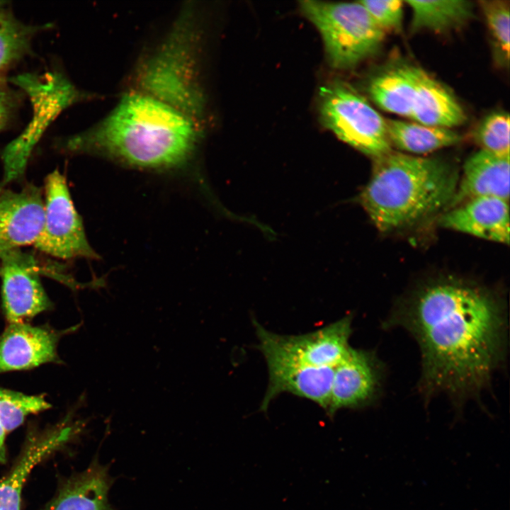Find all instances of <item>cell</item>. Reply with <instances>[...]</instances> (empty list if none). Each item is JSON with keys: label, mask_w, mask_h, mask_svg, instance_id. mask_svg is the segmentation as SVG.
Returning a JSON list of instances; mask_svg holds the SVG:
<instances>
[{"label": "cell", "mask_w": 510, "mask_h": 510, "mask_svg": "<svg viewBox=\"0 0 510 510\" xmlns=\"http://www.w3.org/2000/svg\"><path fill=\"white\" fill-rule=\"evenodd\" d=\"M5 4L0 1V71L29 55L34 36L47 28L23 23Z\"/></svg>", "instance_id": "obj_22"}, {"label": "cell", "mask_w": 510, "mask_h": 510, "mask_svg": "<svg viewBox=\"0 0 510 510\" xmlns=\"http://www.w3.org/2000/svg\"><path fill=\"white\" fill-rule=\"evenodd\" d=\"M366 8L375 23L384 31L401 27L403 18V2L400 0L359 1Z\"/></svg>", "instance_id": "obj_26"}, {"label": "cell", "mask_w": 510, "mask_h": 510, "mask_svg": "<svg viewBox=\"0 0 510 510\" xmlns=\"http://www.w3.org/2000/svg\"><path fill=\"white\" fill-rule=\"evenodd\" d=\"M509 114L497 112L482 120L475 130V137L482 149L499 155H509Z\"/></svg>", "instance_id": "obj_24"}, {"label": "cell", "mask_w": 510, "mask_h": 510, "mask_svg": "<svg viewBox=\"0 0 510 510\" xmlns=\"http://www.w3.org/2000/svg\"><path fill=\"white\" fill-rule=\"evenodd\" d=\"M353 316L347 314L322 328L298 334L284 335L267 330L252 319L259 340L256 348L264 356H275L316 368H334L351 346Z\"/></svg>", "instance_id": "obj_7"}, {"label": "cell", "mask_w": 510, "mask_h": 510, "mask_svg": "<svg viewBox=\"0 0 510 510\" xmlns=\"http://www.w3.org/2000/svg\"><path fill=\"white\" fill-rule=\"evenodd\" d=\"M509 155L482 149L474 153L464 164L450 208L477 197H495L509 201Z\"/></svg>", "instance_id": "obj_15"}, {"label": "cell", "mask_w": 510, "mask_h": 510, "mask_svg": "<svg viewBox=\"0 0 510 510\" xmlns=\"http://www.w3.org/2000/svg\"><path fill=\"white\" fill-rule=\"evenodd\" d=\"M384 376L383 363L375 351L351 347L334 368L325 413L333 419L339 410L358 409L373 404L380 397Z\"/></svg>", "instance_id": "obj_9"}, {"label": "cell", "mask_w": 510, "mask_h": 510, "mask_svg": "<svg viewBox=\"0 0 510 510\" xmlns=\"http://www.w3.org/2000/svg\"><path fill=\"white\" fill-rule=\"evenodd\" d=\"M49 407L50 404L41 396L0 388V423L6 431L18 427L28 415Z\"/></svg>", "instance_id": "obj_23"}, {"label": "cell", "mask_w": 510, "mask_h": 510, "mask_svg": "<svg viewBox=\"0 0 510 510\" xmlns=\"http://www.w3.org/2000/svg\"><path fill=\"white\" fill-rule=\"evenodd\" d=\"M385 123L391 145L407 152L426 154L456 144L462 140L457 132L448 128L391 119Z\"/></svg>", "instance_id": "obj_19"}, {"label": "cell", "mask_w": 510, "mask_h": 510, "mask_svg": "<svg viewBox=\"0 0 510 510\" xmlns=\"http://www.w3.org/2000/svg\"><path fill=\"white\" fill-rule=\"evenodd\" d=\"M415 91L410 118L429 126L452 128L465 120L457 101L420 68L411 66Z\"/></svg>", "instance_id": "obj_16"}, {"label": "cell", "mask_w": 510, "mask_h": 510, "mask_svg": "<svg viewBox=\"0 0 510 510\" xmlns=\"http://www.w3.org/2000/svg\"><path fill=\"white\" fill-rule=\"evenodd\" d=\"M304 16L322 35L330 64L347 69L372 55L385 36L360 1H300Z\"/></svg>", "instance_id": "obj_5"}, {"label": "cell", "mask_w": 510, "mask_h": 510, "mask_svg": "<svg viewBox=\"0 0 510 510\" xmlns=\"http://www.w3.org/2000/svg\"><path fill=\"white\" fill-rule=\"evenodd\" d=\"M204 126L178 109L130 89L96 124L59 142L69 154L100 157L129 167L164 171L192 159Z\"/></svg>", "instance_id": "obj_2"}, {"label": "cell", "mask_w": 510, "mask_h": 510, "mask_svg": "<svg viewBox=\"0 0 510 510\" xmlns=\"http://www.w3.org/2000/svg\"><path fill=\"white\" fill-rule=\"evenodd\" d=\"M42 198L41 188L34 184L0 191V255L34 244L43 225Z\"/></svg>", "instance_id": "obj_11"}, {"label": "cell", "mask_w": 510, "mask_h": 510, "mask_svg": "<svg viewBox=\"0 0 510 510\" xmlns=\"http://www.w3.org/2000/svg\"><path fill=\"white\" fill-rule=\"evenodd\" d=\"M73 432L72 426H63L28 444L12 471L0 482V510H20L23 487L32 469L64 444Z\"/></svg>", "instance_id": "obj_17"}, {"label": "cell", "mask_w": 510, "mask_h": 510, "mask_svg": "<svg viewBox=\"0 0 510 510\" xmlns=\"http://www.w3.org/2000/svg\"><path fill=\"white\" fill-rule=\"evenodd\" d=\"M268 383L260 410L266 412L270 403L288 392L317 404L326 412L330 399L334 368H316L274 356H264Z\"/></svg>", "instance_id": "obj_12"}, {"label": "cell", "mask_w": 510, "mask_h": 510, "mask_svg": "<svg viewBox=\"0 0 510 510\" xmlns=\"http://www.w3.org/2000/svg\"><path fill=\"white\" fill-rule=\"evenodd\" d=\"M412 11V29L443 32L460 26L472 16V5L465 0L405 1Z\"/></svg>", "instance_id": "obj_21"}, {"label": "cell", "mask_w": 510, "mask_h": 510, "mask_svg": "<svg viewBox=\"0 0 510 510\" xmlns=\"http://www.w3.org/2000/svg\"><path fill=\"white\" fill-rule=\"evenodd\" d=\"M458 171L437 158L393 152L374 159L359 200L382 232L402 229L450 206Z\"/></svg>", "instance_id": "obj_3"}, {"label": "cell", "mask_w": 510, "mask_h": 510, "mask_svg": "<svg viewBox=\"0 0 510 510\" xmlns=\"http://www.w3.org/2000/svg\"><path fill=\"white\" fill-rule=\"evenodd\" d=\"M385 325L406 329L417 342L426 399L443 393L460 407L479 397L504 361L506 312L477 286L431 284L391 312Z\"/></svg>", "instance_id": "obj_1"}, {"label": "cell", "mask_w": 510, "mask_h": 510, "mask_svg": "<svg viewBox=\"0 0 510 510\" xmlns=\"http://www.w3.org/2000/svg\"><path fill=\"white\" fill-rule=\"evenodd\" d=\"M415 85L411 66L405 65L375 76L369 83L368 92L382 109L410 117Z\"/></svg>", "instance_id": "obj_20"}, {"label": "cell", "mask_w": 510, "mask_h": 510, "mask_svg": "<svg viewBox=\"0 0 510 510\" xmlns=\"http://www.w3.org/2000/svg\"><path fill=\"white\" fill-rule=\"evenodd\" d=\"M441 227L472 236L509 244V201L495 197H477L446 212Z\"/></svg>", "instance_id": "obj_13"}, {"label": "cell", "mask_w": 510, "mask_h": 510, "mask_svg": "<svg viewBox=\"0 0 510 510\" xmlns=\"http://www.w3.org/2000/svg\"><path fill=\"white\" fill-rule=\"evenodd\" d=\"M198 18L183 9L164 38L142 58L131 89L178 109L204 126L205 98L200 80Z\"/></svg>", "instance_id": "obj_4"}, {"label": "cell", "mask_w": 510, "mask_h": 510, "mask_svg": "<svg viewBox=\"0 0 510 510\" xmlns=\"http://www.w3.org/2000/svg\"><path fill=\"white\" fill-rule=\"evenodd\" d=\"M488 27L505 57H509V5L504 1H480Z\"/></svg>", "instance_id": "obj_25"}, {"label": "cell", "mask_w": 510, "mask_h": 510, "mask_svg": "<svg viewBox=\"0 0 510 510\" xmlns=\"http://www.w3.org/2000/svg\"><path fill=\"white\" fill-rule=\"evenodd\" d=\"M20 101L18 93L0 79V132L11 122Z\"/></svg>", "instance_id": "obj_27"}, {"label": "cell", "mask_w": 510, "mask_h": 510, "mask_svg": "<svg viewBox=\"0 0 510 510\" xmlns=\"http://www.w3.org/2000/svg\"><path fill=\"white\" fill-rule=\"evenodd\" d=\"M57 336L24 322L10 323L0 337V373L56 361Z\"/></svg>", "instance_id": "obj_14"}, {"label": "cell", "mask_w": 510, "mask_h": 510, "mask_svg": "<svg viewBox=\"0 0 510 510\" xmlns=\"http://www.w3.org/2000/svg\"><path fill=\"white\" fill-rule=\"evenodd\" d=\"M109 488L106 469L96 463L67 482L47 510H112Z\"/></svg>", "instance_id": "obj_18"}, {"label": "cell", "mask_w": 510, "mask_h": 510, "mask_svg": "<svg viewBox=\"0 0 510 510\" xmlns=\"http://www.w3.org/2000/svg\"><path fill=\"white\" fill-rule=\"evenodd\" d=\"M319 96L321 120L341 140L373 159L392 151L385 120L350 85L332 81Z\"/></svg>", "instance_id": "obj_6"}, {"label": "cell", "mask_w": 510, "mask_h": 510, "mask_svg": "<svg viewBox=\"0 0 510 510\" xmlns=\"http://www.w3.org/2000/svg\"><path fill=\"white\" fill-rule=\"evenodd\" d=\"M44 220L34 243L39 251L61 259H98L88 242L82 220L72 201L66 178L55 170L45 182Z\"/></svg>", "instance_id": "obj_8"}, {"label": "cell", "mask_w": 510, "mask_h": 510, "mask_svg": "<svg viewBox=\"0 0 510 510\" xmlns=\"http://www.w3.org/2000/svg\"><path fill=\"white\" fill-rule=\"evenodd\" d=\"M5 434H6V430L4 429L2 424L0 423V462L4 461L5 460V447H4Z\"/></svg>", "instance_id": "obj_28"}, {"label": "cell", "mask_w": 510, "mask_h": 510, "mask_svg": "<svg viewBox=\"0 0 510 510\" xmlns=\"http://www.w3.org/2000/svg\"><path fill=\"white\" fill-rule=\"evenodd\" d=\"M0 260L2 302L8 321L24 322L47 310L51 304L35 260L19 249L1 254Z\"/></svg>", "instance_id": "obj_10"}]
</instances>
